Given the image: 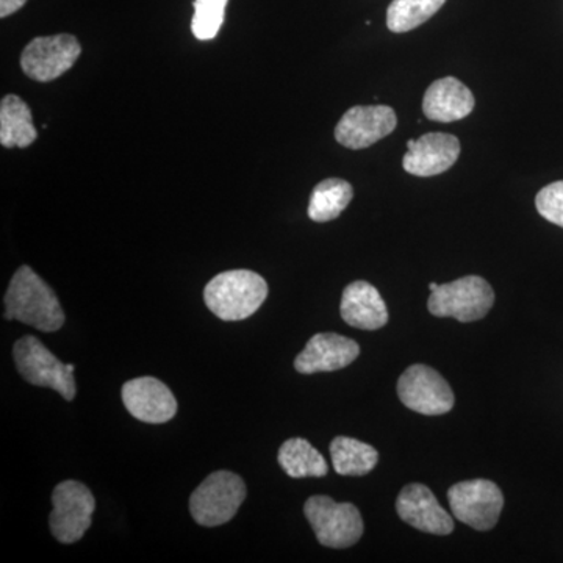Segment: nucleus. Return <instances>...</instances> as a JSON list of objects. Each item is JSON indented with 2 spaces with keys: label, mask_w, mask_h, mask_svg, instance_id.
<instances>
[{
  "label": "nucleus",
  "mask_w": 563,
  "mask_h": 563,
  "mask_svg": "<svg viewBox=\"0 0 563 563\" xmlns=\"http://www.w3.org/2000/svg\"><path fill=\"white\" fill-rule=\"evenodd\" d=\"M303 514L322 547L344 550L361 540L363 520L354 504L318 495L307 499Z\"/></svg>",
  "instance_id": "5"
},
{
  "label": "nucleus",
  "mask_w": 563,
  "mask_h": 563,
  "mask_svg": "<svg viewBox=\"0 0 563 563\" xmlns=\"http://www.w3.org/2000/svg\"><path fill=\"white\" fill-rule=\"evenodd\" d=\"M25 3H27V0H0V18L5 20V18L20 11Z\"/></svg>",
  "instance_id": "25"
},
{
  "label": "nucleus",
  "mask_w": 563,
  "mask_h": 563,
  "mask_svg": "<svg viewBox=\"0 0 563 563\" xmlns=\"http://www.w3.org/2000/svg\"><path fill=\"white\" fill-rule=\"evenodd\" d=\"M451 510L462 523L476 531H490L503 512L501 488L487 479L465 481L448 490Z\"/></svg>",
  "instance_id": "8"
},
{
  "label": "nucleus",
  "mask_w": 563,
  "mask_h": 563,
  "mask_svg": "<svg viewBox=\"0 0 563 563\" xmlns=\"http://www.w3.org/2000/svg\"><path fill=\"white\" fill-rule=\"evenodd\" d=\"M340 313L346 324L362 331H377L388 322V310L380 292L365 280L344 288Z\"/></svg>",
  "instance_id": "16"
},
{
  "label": "nucleus",
  "mask_w": 563,
  "mask_h": 563,
  "mask_svg": "<svg viewBox=\"0 0 563 563\" xmlns=\"http://www.w3.org/2000/svg\"><path fill=\"white\" fill-rule=\"evenodd\" d=\"M125 409L136 420L163 424L176 417L177 401L173 391L155 377H139L124 384L121 391Z\"/></svg>",
  "instance_id": "14"
},
{
  "label": "nucleus",
  "mask_w": 563,
  "mask_h": 563,
  "mask_svg": "<svg viewBox=\"0 0 563 563\" xmlns=\"http://www.w3.org/2000/svg\"><path fill=\"white\" fill-rule=\"evenodd\" d=\"M13 358L18 372L36 387L52 388L60 393L66 401L76 398L74 365H65L36 336L25 335L14 343Z\"/></svg>",
  "instance_id": "4"
},
{
  "label": "nucleus",
  "mask_w": 563,
  "mask_h": 563,
  "mask_svg": "<svg viewBox=\"0 0 563 563\" xmlns=\"http://www.w3.org/2000/svg\"><path fill=\"white\" fill-rule=\"evenodd\" d=\"M361 354L354 340L339 333H317L295 358L296 372L301 374L331 373L346 368Z\"/></svg>",
  "instance_id": "15"
},
{
  "label": "nucleus",
  "mask_w": 563,
  "mask_h": 563,
  "mask_svg": "<svg viewBox=\"0 0 563 563\" xmlns=\"http://www.w3.org/2000/svg\"><path fill=\"white\" fill-rule=\"evenodd\" d=\"M38 139L33 125L32 110L20 96L7 95L0 102V144L7 150L11 147L32 146Z\"/></svg>",
  "instance_id": "18"
},
{
  "label": "nucleus",
  "mask_w": 563,
  "mask_h": 563,
  "mask_svg": "<svg viewBox=\"0 0 563 563\" xmlns=\"http://www.w3.org/2000/svg\"><path fill=\"white\" fill-rule=\"evenodd\" d=\"M398 395L404 406L429 417L451 412L455 401L454 393L442 374L426 365L409 366L401 374Z\"/></svg>",
  "instance_id": "10"
},
{
  "label": "nucleus",
  "mask_w": 563,
  "mask_h": 563,
  "mask_svg": "<svg viewBox=\"0 0 563 563\" xmlns=\"http://www.w3.org/2000/svg\"><path fill=\"white\" fill-rule=\"evenodd\" d=\"M495 302V291L487 280L479 276H466L462 279L439 285L428 301L429 312L433 317L454 318L461 322L483 320Z\"/></svg>",
  "instance_id": "6"
},
{
  "label": "nucleus",
  "mask_w": 563,
  "mask_h": 563,
  "mask_svg": "<svg viewBox=\"0 0 563 563\" xmlns=\"http://www.w3.org/2000/svg\"><path fill=\"white\" fill-rule=\"evenodd\" d=\"M429 288H431V291L437 290V288H439V284H433L432 282V284H429Z\"/></svg>",
  "instance_id": "26"
},
{
  "label": "nucleus",
  "mask_w": 563,
  "mask_h": 563,
  "mask_svg": "<svg viewBox=\"0 0 563 563\" xmlns=\"http://www.w3.org/2000/svg\"><path fill=\"white\" fill-rule=\"evenodd\" d=\"M402 166L418 177H432L446 173L461 155V141L450 133H426L418 140L407 141Z\"/></svg>",
  "instance_id": "12"
},
{
  "label": "nucleus",
  "mask_w": 563,
  "mask_h": 563,
  "mask_svg": "<svg viewBox=\"0 0 563 563\" xmlns=\"http://www.w3.org/2000/svg\"><path fill=\"white\" fill-rule=\"evenodd\" d=\"M446 0H393L387 10V27L406 33L431 20Z\"/></svg>",
  "instance_id": "22"
},
{
  "label": "nucleus",
  "mask_w": 563,
  "mask_h": 563,
  "mask_svg": "<svg viewBox=\"0 0 563 563\" xmlns=\"http://www.w3.org/2000/svg\"><path fill=\"white\" fill-rule=\"evenodd\" d=\"M277 459L282 470L292 479L322 477L329 472L328 462L320 451L303 439L287 440L282 444Z\"/></svg>",
  "instance_id": "21"
},
{
  "label": "nucleus",
  "mask_w": 563,
  "mask_h": 563,
  "mask_svg": "<svg viewBox=\"0 0 563 563\" xmlns=\"http://www.w3.org/2000/svg\"><path fill=\"white\" fill-rule=\"evenodd\" d=\"M246 499V484L239 474L214 472L190 498V512L196 523L214 528L231 521Z\"/></svg>",
  "instance_id": "3"
},
{
  "label": "nucleus",
  "mask_w": 563,
  "mask_h": 563,
  "mask_svg": "<svg viewBox=\"0 0 563 563\" xmlns=\"http://www.w3.org/2000/svg\"><path fill=\"white\" fill-rule=\"evenodd\" d=\"M268 298V284L250 269L218 274L207 284L203 301L222 321H242L252 317Z\"/></svg>",
  "instance_id": "2"
},
{
  "label": "nucleus",
  "mask_w": 563,
  "mask_h": 563,
  "mask_svg": "<svg viewBox=\"0 0 563 563\" xmlns=\"http://www.w3.org/2000/svg\"><path fill=\"white\" fill-rule=\"evenodd\" d=\"M229 0H195L191 32L199 41L213 40L224 22Z\"/></svg>",
  "instance_id": "23"
},
{
  "label": "nucleus",
  "mask_w": 563,
  "mask_h": 563,
  "mask_svg": "<svg viewBox=\"0 0 563 563\" xmlns=\"http://www.w3.org/2000/svg\"><path fill=\"white\" fill-rule=\"evenodd\" d=\"M333 470L340 476H365L372 473L379 462V453L372 446L351 439L336 437L331 443Z\"/></svg>",
  "instance_id": "20"
},
{
  "label": "nucleus",
  "mask_w": 563,
  "mask_h": 563,
  "mask_svg": "<svg viewBox=\"0 0 563 563\" xmlns=\"http://www.w3.org/2000/svg\"><path fill=\"white\" fill-rule=\"evenodd\" d=\"M396 512L402 521L421 532L450 536L454 531L453 517L440 506L431 488L422 484L402 488L396 499Z\"/></svg>",
  "instance_id": "13"
},
{
  "label": "nucleus",
  "mask_w": 563,
  "mask_h": 563,
  "mask_svg": "<svg viewBox=\"0 0 563 563\" xmlns=\"http://www.w3.org/2000/svg\"><path fill=\"white\" fill-rule=\"evenodd\" d=\"M7 321L18 320L41 332H55L65 324L57 295L31 266L24 265L11 277L5 292Z\"/></svg>",
  "instance_id": "1"
},
{
  "label": "nucleus",
  "mask_w": 563,
  "mask_h": 563,
  "mask_svg": "<svg viewBox=\"0 0 563 563\" xmlns=\"http://www.w3.org/2000/svg\"><path fill=\"white\" fill-rule=\"evenodd\" d=\"M352 198H354V188L350 181L331 177L320 181L313 188L307 213L314 222L336 220L347 209Z\"/></svg>",
  "instance_id": "19"
},
{
  "label": "nucleus",
  "mask_w": 563,
  "mask_h": 563,
  "mask_svg": "<svg viewBox=\"0 0 563 563\" xmlns=\"http://www.w3.org/2000/svg\"><path fill=\"white\" fill-rule=\"evenodd\" d=\"M52 536L65 544L79 542L90 529L96 509V499L90 488L77 481H65L52 493Z\"/></svg>",
  "instance_id": "7"
},
{
  "label": "nucleus",
  "mask_w": 563,
  "mask_h": 563,
  "mask_svg": "<svg viewBox=\"0 0 563 563\" xmlns=\"http://www.w3.org/2000/svg\"><path fill=\"white\" fill-rule=\"evenodd\" d=\"M474 96L468 87L454 77L433 81L422 99V111L428 120L454 122L472 114Z\"/></svg>",
  "instance_id": "17"
},
{
  "label": "nucleus",
  "mask_w": 563,
  "mask_h": 563,
  "mask_svg": "<svg viewBox=\"0 0 563 563\" xmlns=\"http://www.w3.org/2000/svg\"><path fill=\"white\" fill-rule=\"evenodd\" d=\"M398 125L388 106H355L343 114L335 128V140L347 150H365L390 135Z\"/></svg>",
  "instance_id": "11"
},
{
  "label": "nucleus",
  "mask_w": 563,
  "mask_h": 563,
  "mask_svg": "<svg viewBox=\"0 0 563 563\" xmlns=\"http://www.w3.org/2000/svg\"><path fill=\"white\" fill-rule=\"evenodd\" d=\"M536 206L544 220L563 229V180L542 188L537 195Z\"/></svg>",
  "instance_id": "24"
},
{
  "label": "nucleus",
  "mask_w": 563,
  "mask_h": 563,
  "mask_svg": "<svg viewBox=\"0 0 563 563\" xmlns=\"http://www.w3.org/2000/svg\"><path fill=\"white\" fill-rule=\"evenodd\" d=\"M80 54L79 40L74 35L62 33V35L38 36L22 51L21 68L32 80L47 84L68 73Z\"/></svg>",
  "instance_id": "9"
}]
</instances>
